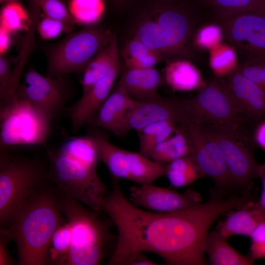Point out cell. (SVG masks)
I'll return each mask as SVG.
<instances>
[{
  "instance_id": "681fc988",
  "label": "cell",
  "mask_w": 265,
  "mask_h": 265,
  "mask_svg": "<svg viewBox=\"0 0 265 265\" xmlns=\"http://www.w3.org/2000/svg\"><path fill=\"white\" fill-rule=\"evenodd\" d=\"M199 0L200 1H202V2H204L206 3V2L207 1H208L209 0Z\"/></svg>"
},
{
  "instance_id": "2e32d148",
  "label": "cell",
  "mask_w": 265,
  "mask_h": 265,
  "mask_svg": "<svg viewBox=\"0 0 265 265\" xmlns=\"http://www.w3.org/2000/svg\"><path fill=\"white\" fill-rule=\"evenodd\" d=\"M120 71L119 59L108 73L73 105L67 108L74 133L83 126L88 125L111 92Z\"/></svg>"
},
{
  "instance_id": "7dc6e473",
  "label": "cell",
  "mask_w": 265,
  "mask_h": 265,
  "mask_svg": "<svg viewBox=\"0 0 265 265\" xmlns=\"http://www.w3.org/2000/svg\"><path fill=\"white\" fill-rule=\"evenodd\" d=\"M113 5L116 8L123 7L132 0H110Z\"/></svg>"
},
{
  "instance_id": "ba28073f",
  "label": "cell",
  "mask_w": 265,
  "mask_h": 265,
  "mask_svg": "<svg viewBox=\"0 0 265 265\" xmlns=\"http://www.w3.org/2000/svg\"><path fill=\"white\" fill-rule=\"evenodd\" d=\"M216 141L237 186L245 189L259 178L261 165L253 155L254 137L243 129L216 126H200Z\"/></svg>"
},
{
  "instance_id": "4fadbf2b",
  "label": "cell",
  "mask_w": 265,
  "mask_h": 265,
  "mask_svg": "<svg viewBox=\"0 0 265 265\" xmlns=\"http://www.w3.org/2000/svg\"><path fill=\"white\" fill-rule=\"evenodd\" d=\"M182 124L189 141L190 155L204 177L211 178L217 188L223 192L236 186L214 139L200 126L190 123Z\"/></svg>"
},
{
  "instance_id": "4dcf8cb0",
  "label": "cell",
  "mask_w": 265,
  "mask_h": 265,
  "mask_svg": "<svg viewBox=\"0 0 265 265\" xmlns=\"http://www.w3.org/2000/svg\"><path fill=\"white\" fill-rule=\"evenodd\" d=\"M31 18L24 7L16 0L6 2L0 13V27L13 33L20 30L28 31Z\"/></svg>"
},
{
  "instance_id": "1f68e13d",
  "label": "cell",
  "mask_w": 265,
  "mask_h": 265,
  "mask_svg": "<svg viewBox=\"0 0 265 265\" xmlns=\"http://www.w3.org/2000/svg\"><path fill=\"white\" fill-rule=\"evenodd\" d=\"M211 50L210 65L216 75L228 76L237 69L234 47L219 44Z\"/></svg>"
},
{
  "instance_id": "3957f363",
  "label": "cell",
  "mask_w": 265,
  "mask_h": 265,
  "mask_svg": "<svg viewBox=\"0 0 265 265\" xmlns=\"http://www.w3.org/2000/svg\"><path fill=\"white\" fill-rule=\"evenodd\" d=\"M62 214L57 194L46 187L20 210L8 229L17 245L19 265H48V246L63 223Z\"/></svg>"
},
{
  "instance_id": "ac0fdd59",
  "label": "cell",
  "mask_w": 265,
  "mask_h": 265,
  "mask_svg": "<svg viewBox=\"0 0 265 265\" xmlns=\"http://www.w3.org/2000/svg\"><path fill=\"white\" fill-rule=\"evenodd\" d=\"M88 132L95 142L100 160L106 166L112 177L131 181L143 155L116 146L100 131Z\"/></svg>"
},
{
  "instance_id": "d4e9b609",
  "label": "cell",
  "mask_w": 265,
  "mask_h": 265,
  "mask_svg": "<svg viewBox=\"0 0 265 265\" xmlns=\"http://www.w3.org/2000/svg\"><path fill=\"white\" fill-rule=\"evenodd\" d=\"M180 125L171 136L156 145L146 157L158 162L166 164L190 155V145L184 127L182 123Z\"/></svg>"
},
{
  "instance_id": "277c9868",
  "label": "cell",
  "mask_w": 265,
  "mask_h": 265,
  "mask_svg": "<svg viewBox=\"0 0 265 265\" xmlns=\"http://www.w3.org/2000/svg\"><path fill=\"white\" fill-rule=\"evenodd\" d=\"M59 209L71 229V245L66 265H100L106 257L108 243L114 237L112 222L85 208L80 202L58 190Z\"/></svg>"
},
{
  "instance_id": "f1b7e54d",
  "label": "cell",
  "mask_w": 265,
  "mask_h": 265,
  "mask_svg": "<svg viewBox=\"0 0 265 265\" xmlns=\"http://www.w3.org/2000/svg\"><path fill=\"white\" fill-rule=\"evenodd\" d=\"M104 0H69V12L77 23L92 25L98 22L104 15Z\"/></svg>"
},
{
  "instance_id": "4316f807",
  "label": "cell",
  "mask_w": 265,
  "mask_h": 265,
  "mask_svg": "<svg viewBox=\"0 0 265 265\" xmlns=\"http://www.w3.org/2000/svg\"><path fill=\"white\" fill-rule=\"evenodd\" d=\"M171 186L181 187L193 184L204 177L193 157L190 154L166 164L165 176Z\"/></svg>"
},
{
  "instance_id": "d6986e66",
  "label": "cell",
  "mask_w": 265,
  "mask_h": 265,
  "mask_svg": "<svg viewBox=\"0 0 265 265\" xmlns=\"http://www.w3.org/2000/svg\"><path fill=\"white\" fill-rule=\"evenodd\" d=\"M136 102L116 87L88 125L103 129L117 136H123L128 132L127 116Z\"/></svg>"
},
{
  "instance_id": "9a60e30c",
  "label": "cell",
  "mask_w": 265,
  "mask_h": 265,
  "mask_svg": "<svg viewBox=\"0 0 265 265\" xmlns=\"http://www.w3.org/2000/svg\"><path fill=\"white\" fill-rule=\"evenodd\" d=\"M183 101L163 98L159 96L150 99L136 101L126 119L127 132L138 131L145 126L158 122L169 120L179 123L185 122Z\"/></svg>"
},
{
  "instance_id": "60d3db41",
  "label": "cell",
  "mask_w": 265,
  "mask_h": 265,
  "mask_svg": "<svg viewBox=\"0 0 265 265\" xmlns=\"http://www.w3.org/2000/svg\"><path fill=\"white\" fill-rule=\"evenodd\" d=\"M174 121H175L169 120L156 122L148 125L137 131L139 139V145L146 142Z\"/></svg>"
},
{
  "instance_id": "bcb514c9",
  "label": "cell",
  "mask_w": 265,
  "mask_h": 265,
  "mask_svg": "<svg viewBox=\"0 0 265 265\" xmlns=\"http://www.w3.org/2000/svg\"><path fill=\"white\" fill-rule=\"evenodd\" d=\"M259 178L261 179L263 185V190L259 200V206L265 213V163L261 166Z\"/></svg>"
},
{
  "instance_id": "52a82bcc",
  "label": "cell",
  "mask_w": 265,
  "mask_h": 265,
  "mask_svg": "<svg viewBox=\"0 0 265 265\" xmlns=\"http://www.w3.org/2000/svg\"><path fill=\"white\" fill-rule=\"evenodd\" d=\"M182 107L183 123L243 129L242 125L246 122L223 83L216 81L206 84L195 96L183 101Z\"/></svg>"
},
{
  "instance_id": "44dd1931",
  "label": "cell",
  "mask_w": 265,
  "mask_h": 265,
  "mask_svg": "<svg viewBox=\"0 0 265 265\" xmlns=\"http://www.w3.org/2000/svg\"><path fill=\"white\" fill-rule=\"evenodd\" d=\"M265 220V213L260 208L259 201H256L236 209L219 223L216 230L227 239L236 235L250 237Z\"/></svg>"
},
{
  "instance_id": "836d02e7",
  "label": "cell",
  "mask_w": 265,
  "mask_h": 265,
  "mask_svg": "<svg viewBox=\"0 0 265 265\" xmlns=\"http://www.w3.org/2000/svg\"><path fill=\"white\" fill-rule=\"evenodd\" d=\"M223 35L220 26L209 25L199 29L195 35V44L199 47L212 49L220 44Z\"/></svg>"
},
{
  "instance_id": "f35d334b",
  "label": "cell",
  "mask_w": 265,
  "mask_h": 265,
  "mask_svg": "<svg viewBox=\"0 0 265 265\" xmlns=\"http://www.w3.org/2000/svg\"><path fill=\"white\" fill-rule=\"evenodd\" d=\"M13 60L5 56L0 57V98L5 94L13 76L11 65Z\"/></svg>"
},
{
  "instance_id": "7a4b0ae2",
  "label": "cell",
  "mask_w": 265,
  "mask_h": 265,
  "mask_svg": "<svg viewBox=\"0 0 265 265\" xmlns=\"http://www.w3.org/2000/svg\"><path fill=\"white\" fill-rule=\"evenodd\" d=\"M196 12L184 0H151L141 9L132 35L163 57L179 54L193 35Z\"/></svg>"
},
{
  "instance_id": "e575fe53",
  "label": "cell",
  "mask_w": 265,
  "mask_h": 265,
  "mask_svg": "<svg viewBox=\"0 0 265 265\" xmlns=\"http://www.w3.org/2000/svg\"><path fill=\"white\" fill-rule=\"evenodd\" d=\"M237 70L265 90V60H247Z\"/></svg>"
},
{
  "instance_id": "e0dca14e",
  "label": "cell",
  "mask_w": 265,
  "mask_h": 265,
  "mask_svg": "<svg viewBox=\"0 0 265 265\" xmlns=\"http://www.w3.org/2000/svg\"><path fill=\"white\" fill-rule=\"evenodd\" d=\"M224 85L230 93L246 122L265 120V90L237 70L227 76Z\"/></svg>"
},
{
  "instance_id": "603a6c76",
  "label": "cell",
  "mask_w": 265,
  "mask_h": 265,
  "mask_svg": "<svg viewBox=\"0 0 265 265\" xmlns=\"http://www.w3.org/2000/svg\"><path fill=\"white\" fill-rule=\"evenodd\" d=\"M216 230L209 232L205 240L204 251L208 256L211 265H252L254 261L249 256L243 255L227 242Z\"/></svg>"
},
{
  "instance_id": "d590c367",
  "label": "cell",
  "mask_w": 265,
  "mask_h": 265,
  "mask_svg": "<svg viewBox=\"0 0 265 265\" xmlns=\"http://www.w3.org/2000/svg\"><path fill=\"white\" fill-rule=\"evenodd\" d=\"M155 52L136 38L131 37L122 50V56L125 62L138 59Z\"/></svg>"
},
{
  "instance_id": "484cf974",
  "label": "cell",
  "mask_w": 265,
  "mask_h": 265,
  "mask_svg": "<svg viewBox=\"0 0 265 265\" xmlns=\"http://www.w3.org/2000/svg\"><path fill=\"white\" fill-rule=\"evenodd\" d=\"M57 151L94 170H97L98 163L100 161L95 142L88 133L82 136L68 138Z\"/></svg>"
},
{
  "instance_id": "5bb4252c",
  "label": "cell",
  "mask_w": 265,
  "mask_h": 265,
  "mask_svg": "<svg viewBox=\"0 0 265 265\" xmlns=\"http://www.w3.org/2000/svg\"><path fill=\"white\" fill-rule=\"evenodd\" d=\"M129 201L134 206L158 212H173L201 203L200 194L190 189L180 193L153 184L133 186L129 189Z\"/></svg>"
},
{
  "instance_id": "b9f144b4",
  "label": "cell",
  "mask_w": 265,
  "mask_h": 265,
  "mask_svg": "<svg viewBox=\"0 0 265 265\" xmlns=\"http://www.w3.org/2000/svg\"><path fill=\"white\" fill-rule=\"evenodd\" d=\"M12 239L8 229L1 228L0 232V265H13L14 262L7 248L8 241Z\"/></svg>"
},
{
  "instance_id": "9c48e42d",
  "label": "cell",
  "mask_w": 265,
  "mask_h": 265,
  "mask_svg": "<svg viewBox=\"0 0 265 265\" xmlns=\"http://www.w3.org/2000/svg\"><path fill=\"white\" fill-rule=\"evenodd\" d=\"M51 122L26 100L18 99L0 107V149L31 145L46 147Z\"/></svg>"
},
{
  "instance_id": "7bdbcfd3",
  "label": "cell",
  "mask_w": 265,
  "mask_h": 265,
  "mask_svg": "<svg viewBox=\"0 0 265 265\" xmlns=\"http://www.w3.org/2000/svg\"><path fill=\"white\" fill-rule=\"evenodd\" d=\"M159 265L157 263L148 259L144 255V253H138L132 254L123 262L122 265Z\"/></svg>"
},
{
  "instance_id": "ab89813d",
  "label": "cell",
  "mask_w": 265,
  "mask_h": 265,
  "mask_svg": "<svg viewBox=\"0 0 265 265\" xmlns=\"http://www.w3.org/2000/svg\"><path fill=\"white\" fill-rule=\"evenodd\" d=\"M163 57L158 53L154 52L142 57L125 62L127 68L148 69L154 67L160 62Z\"/></svg>"
},
{
  "instance_id": "74e56055",
  "label": "cell",
  "mask_w": 265,
  "mask_h": 265,
  "mask_svg": "<svg viewBox=\"0 0 265 265\" xmlns=\"http://www.w3.org/2000/svg\"><path fill=\"white\" fill-rule=\"evenodd\" d=\"M66 24L44 16L38 21L37 26L41 38L51 39L57 37L66 29Z\"/></svg>"
},
{
  "instance_id": "f546056e",
  "label": "cell",
  "mask_w": 265,
  "mask_h": 265,
  "mask_svg": "<svg viewBox=\"0 0 265 265\" xmlns=\"http://www.w3.org/2000/svg\"><path fill=\"white\" fill-rule=\"evenodd\" d=\"M71 245V227L68 222L63 223L51 239L47 251L48 265H66Z\"/></svg>"
},
{
  "instance_id": "30bf717a",
  "label": "cell",
  "mask_w": 265,
  "mask_h": 265,
  "mask_svg": "<svg viewBox=\"0 0 265 265\" xmlns=\"http://www.w3.org/2000/svg\"><path fill=\"white\" fill-rule=\"evenodd\" d=\"M112 36L108 30L92 26L69 35L51 53L48 76L56 77L82 72Z\"/></svg>"
},
{
  "instance_id": "cb8c5ba5",
  "label": "cell",
  "mask_w": 265,
  "mask_h": 265,
  "mask_svg": "<svg viewBox=\"0 0 265 265\" xmlns=\"http://www.w3.org/2000/svg\"><path fill=\"white\" fill-rule=\"evenodd\" d=\"M164 77L167 84L174 91L201 89L206 84L196 67L185 60L168 62L164 69Z\"/></svg>"
},
{
  "instance_id": "7402d4cb",
  "label": "cell",
  "mask_w": 265,
  "mask_h": 265,
  "mask_svg": "<svg viewBox=\"0 0 265 265\" xmlns=\"http://www.w3.org/2000/svg\"><path fill=\"white\" fill-rule=\"evenodd\" d=\"M116 37L113 35L109 42L86 65L82 71L80 83L82 95L102 79L119 60Z\"/></svg>"
},
{
  "instance_id": "7c38bea8",
  "label": "cell",
  "mask_w": 265,
  "mask_h": 265,
  "mask_svg": "<svg viewBox=\"0 0 265 265\" xmlns=\"http://www.w3.org/2000/svg\"><path fill=\"white\" fill-rule=\"evenodd\" d=\"M217 18L226 40L247 60H265V16L245 13Z\"/></svg>"
},
{
  "instance_id": "c3c4849f",
  "label": "cell",
  "mask_w": 265,
  "mask_h": 265,
  "mask_svg": "<svg viewBox=\"0 0 265 265\" xmlns=\"http://www.w3.org/2000/svg\"><path fill=\"white\" fill-rule=\"evenodd\" d=\"M14 0H0V1L1 3H3V2H7L10 1H14Z\"/></svg>"
},
{
  "instance_id": "8fae6325",
  "label": "cell",
  "mask_w": 265,
  "mask_h": 265,
  "mask_svg": "<svg viewBox=\"0 0 265 265\" xmlns=\"http://www.w3.org/2000/svg\"><path fill=\"white\" fill-rule=\"evenodd\" d=\"M64 75L43 76L30 67L24 76L23 83L17 90L18 99L30 103L52 121L65 109L72 92Z\"/></svg>"
},
{
  "instance_id": "8992f818",
  "label": "cell",
  "mask_w": 265,
  "mask_h": 265,
  "mask_svg": "<svg viewBox=\"0 0 265 265\" xmlns=\"http://www.w3.org/2000/svg\"><path fill=\"white\" fill-rule=\"evenodd\" d=\"M49 159L50 180L58 190L97 212L107 194V188L97 170L46 147Z\"/></svg>"
},
{
  "instance_id": "6da1fadb",
  "label": "cell",
  "mask_w": 265,
  "mask_h": 265,
  "mask_svg": "<svg viewBox=\"0 0 265 265\" xmlns=\"http://www.w3.org/2000/svg\"><path fill=\"white\" fill-rule=\"evenodd\" d=\"M102 211L117 228L116 245L108 262L122 265L128 257L150 252L169 265H205L204 244L212 215L204 204L158 212L133 205L123 194L118 179L112 178Z\"/></svg>"
},
{
  "instance_id": "83f0119b",
  "label": "cell",
  "mask_w": 265,
  "mask_h": 265,
  "mask_svg": "<svg viewBox=\"0 0 265 265\" xmlns=\"http://www.w3.org/2000/svg\"><path fill=\"white\" fill-rule=\"evenodd\" d=\"M206 3L219 17L245 13L265 16V0H209Z\"/></svg>"
},
{
  "instance_id": "5b68a950",
  "label": "cell",
  "mask_w": 265,
  "mask_h": 265,
  "mask_svg": "<svg viewBox=\"0 0 265 265\" xmlns=\"http://www.w3.org/2000/svg\"><path fill=\"white\" fill-rule=\"evenodd\" d=\"M50 180L38 160L0 149V225L9 226L17 213Z\"/></svg>"
},
{
  "instance_id": "ee69618b",
  "label": "cell",
  "mask_w": 265,
  "mask_h": 265,
  "mask_svg": "<svg viewBox=\"0 0 265 265\" xmlns=\"http://www.w3.org/2000/svg\"><path fill=\"white\" fill-rule=\"evenodd\" d=\"M12 32L0 27V54L3 55L10 47L12 42Z\"/></svg>"
},
{
  "instance_id": "8d00e7d4",
  "label": "cell",
  "mask_w": 265,
  "mask_h": 265,
  "mask_svg": "<svg viewBox=\"0 0 265 265\" xmlns=\"http://www.w3.org/2000/svg\"><path fill=\"white\" fill-rule=\"evenodd\" d=\"M249 256L254 260L265 258V220L261 222L251 236Z\"/></svg>"
},
{
  "instance_id": "f6af8a7d",
  "label": "cell",
  "mask_w": 265,
  "mask_h": 265,
  "mask_svg": "<svg viewBox=\"0 0 265 265\" xmlns=\"http://www.w3.org/2000/svg\"><path fill=\"white\" fill-rule=\"evenodd\" d=\"M253 137L255 143L265 149V120L258 124Z\"/></svg>"
},
{
  "instance_id": "ffe728a7",
  "label": "cell",
  "mask_w": 265,
  "mask_h": 265,
  "mask_svg": "<svg viewBox=\"0 0 265 265\" xmlns=\"http://www.w3.org/2000/svg\"><path fill=\"white\" fill-rule=\"evenodd\" d=\"M162 81L159 72L154 67L126 68L116 87L132 99L139 101L159 96L157 90Z\"/></svg>"
},
{
  "instance_id": "d6a6232c",
  "label": "cell",
  "mask_w": 265,
  "mask_h": 265,
  "mask_svg": "<svg viewBox=\"0 0 265 265\" xmlns=\"http://www.w3.org/2000/svg\"><path fill=\"white\" fill-rule=\"evenodd\" d=\"M45 16L53 19L71 23L74 21L69 10L60 0H35Z\"/></svg>"
}]
</instances>
